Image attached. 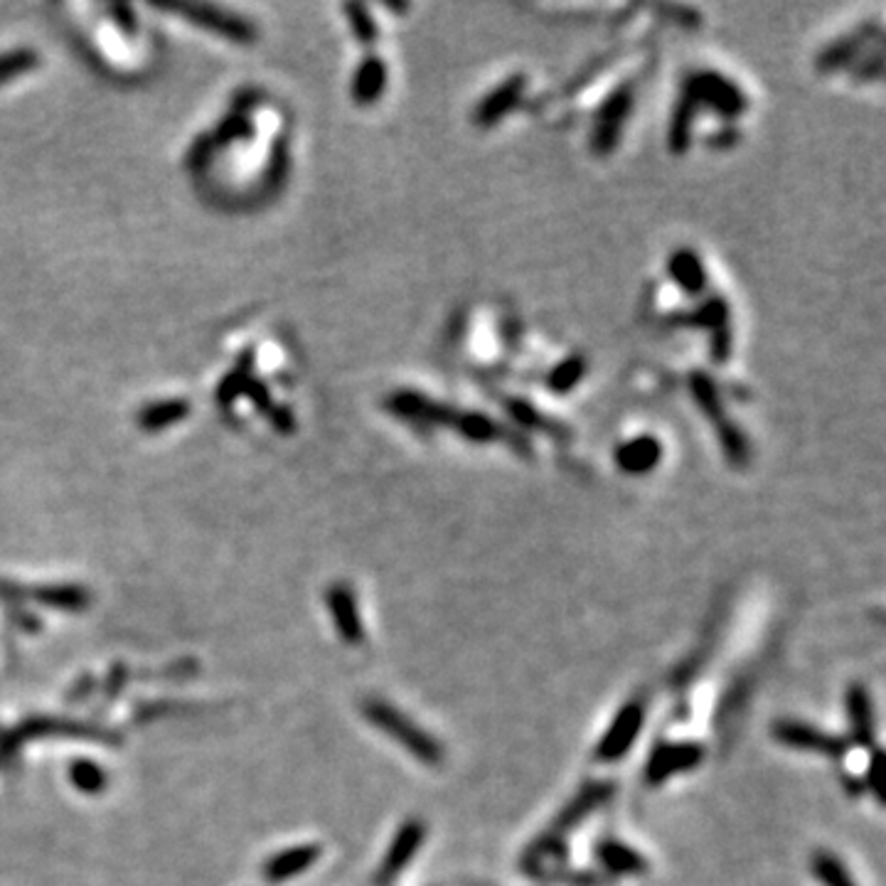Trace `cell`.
Segmentation results:
<instances>
[{
  "mask_svg": "<svg viewBox=\"0 0 886 886\" xmlns=\"http://www.w3.org/2000/svg\"><path fill=\"white\" fill-rule=\"evenodd\" d=\"M633 106V89L621 87L611 99L606 101V106L601 109L599 124L594 131V148L599 153L611 151L618 141V133H621L623 121H626L628 111Z\"/></svg>",
  "mask_w": 886,
  "mask_h": 886,
  "instance_id": "ba28073f",
  "label": "cell"
},
{
  "mask_svg": "<svg viewBox=\"0 0 886 886\" xmlns=\"http://www.w3.org/2000/svg\"><path fill=\"white\" fill-rule=\"evenodd\" d=\"M185 414H188V404L185 402H175V399H170V402H158L151 404V407L141 414V426L143 429H160V426H168L175 424V421L185 419Z\"/></svg>",
  "mask_w": 886,
  "mask_h": 886,
  "instance_id": "44dd1931",
  "label": "cell"
},
{
  "mask_svg": "<svg viewBox=\"0 0 886 886\" xmlns=\"http://www.w3.org/2000/svg\"><path fill=\"white\" fill-rule=\"evenodd\" d=\"M584 367L586 365L581 357H569V360H564L562 365L552 372V377H549V387H554L557 392H567V389L574 387V384L584 377Z\"/></svg>",
  "mask_w": 886,
  "mask_h": 886,
  "instance_id": "cb8c5ba5",
  "label": "cell"
},
{
  "mask_svg": "<svg viewBox=\"0 0 886 886\" xmlns=\"http://www.w3.org/2000/svg\"><path fill=\"white\" fill-rule=\"evenodd\" d=\"M813 872L823 886H857L845 864L832 855V852L823 850L813 857Z\"/></svg>",
  "mask_w": 886,
  "mask_h": 886,
  "instance_id": "ffe728a7",
  "label": "cell"
},
{
  "mask_svg": "<svg viewBox=\"0 0 886 886\" xmlns=\"http://www.w3.org/2000/svg\"><path fill=\"white\" fill-rule=\"evenodd\" d=\"M424 837H426V825L421 823L419 818L407 820V823L399 827V832L394 835L392 845H389L387 855H384V859H382V867H380V872H377L375 882L380 886L392 884L394 879H397L399 874L407 869V864L416 857L419 847L424 845Z\"/></svg>",
  "mask_w": 886,
  "mask_h": 886,
  "instance_id": "3957f363",
  "label": "cell"
},
{
  "mask_svg": "<svg viewBox=\"0 0 886 886\" xmlns=\"http://www.w3.org/2000/svg\"><path fill=\"white\" fill-rule=\"evenodd\" d=\"M847 714H850L852 734L859 744H872L874 741V712L872 697L864 687L855 685L847 692Z\"/></svg>",
  "mask_w": 886,
  "mask_h": 886,
  "instance_id": "4fadbf2b",
  "label": "cell"
},
{
  "mask_svg": "<svg viewBox=\"0 0 886 886\" xmlns=\"http://www.w3.org/2000/svg\"><path fill=\"white\" fill-rule=\"evenodd\" d=\"M183 10H188V13L195 15L197 18L195 23L207 25V28L222 32V35H227V37H237V42L247 40V37L252 35V30H249L244 23H239V18L237 20L227 18V15H222L220 10H212V8H183Z\"/></svg>",
  "mask_w": 886,
  "mask_h": 886,
  "instance_id": "d6986e66",
  "label": "cell"
},
{
  "mask_svg": "<svg viewBox=\"0 0 886 886\" xmlns=\"http://www.w3.org/2000/svg\"><path fill=\"white\" fill-rule=\"evenodd\" d=\"M37 599L50 608H62V611H82L89 603L87 589L82 586H47L37 589Z\"/></svg>",
  "mask_w": 886,
  "mask_h": 886,
  "instance_id": "ac0fdd59",
  "label": "cell"
},
{
  "mask_svg": "<svg viewBox=\"0 0 886 886\" xmlns=\"http://www.w3.org/2000/svg\"><path fill=\"white\" fill-rule=\"evenodd\" d=\"M507 412H510L512 419L520 421L522 426H532V429L554 431V424H547V421H542V416H539L537 409L532 407V404L520 402V399H512V402H507Z\"/></svg>",
  "mask_w": 886,
  "mask_h": 886,
  "instance_id": "484cf974",
  "label": "cell"
},
{
  "mask_svg": "<svg viewBox=\"0 0 886 886\" xmlns=\"http://www.w3.org/2000/svg\"><path fill=\"white\" fill-rule=\"evenodd\" d=\"M348 15H350L352 30H355V35L360 37L362 42L377 40V25H375V20L367 15L365 5H348Z\"/></svg>",
  "mask_w": 886,
  "mask_h": 886,
  "instance_id": "4316f807",
  "label": "cell"
},
{
  "mask_svg": "<svg viewBox=\"0 0 886 886\" xmlns=\"http://www.w3.org/2000/svg\"><path fill=\"white\" fill-rule=\"evenodd\" d=\"M879 773H882V754L874 756L872 766H869V783H867L869 791H872L879 800H882V788H879Z\"/></svg>",
  "mask_w": 886,
  "mask_h": 886,
  "instance_id": "83f0119b",
  "label": "cell"
},
{
  "mask_svg": "<svg viewBox=\"0 0 886 886\" xmlns=\"http://www.w3.org/2000/svg\"><path fill=\"white\" fill-rule=\"evenodd\" d=\"M384 87H387V67H384L380 57H367L355 74L352 96H355L357 104H372V101L380 99Z\"/></svg>",
  "mask_w": 886,
  "mask_h": 886,
  "instance_id": "7c38bea8",
  "label": "cell"
},
{
  "mask_svg": "<svg viewBox=\"0 0 886 886\" xmlns=\"http://www.w3.org/2000/svg\"><path fill=\"white\" fill-rule=\"evenodd\" d=\"M645 724V702L643 699H633L621 707V712L616 714L613 724L608 727L603 739L599 741V749H596V759L599 761H618L631 751L635 739L640 736Z\"/></svg>",
  "mask_w": 886,
  "mask_h": 886,
  "instance_id": "7a4b0ae2",
  "label": "cell"
},
{
  "mask_svg": "<svg viewBox=\"0 0 886 886\" xmlns=\"http://www.w3.org/2000/svg\"><path fill=\"white\" fill-rule=\"evenodd\" d=\"M692 392H695V402L699 404V409H702L709 419H719V416H722V399H719L717 387H714V382L707 380L702 372H697V375L692 377Z\"/></svg>",
  "mask_w": 886,
  "mask_h": 886,
  "instance_id": "7402d4cb",
  "label": "cell"
},
{
  "mask_svg": "<svg viewBox=\"0 0 886 886\" xmlns=\"http://www.w3.org/2000/svg\"><path fill=\"white\" fill-rule=\"evenodd\" d=\"M660 456H663V446H660V441L653 439V436H640V439L623 443V446L618 448L616 461L626 473L643 475L658 466Z\"/></svg>",
  "mask_w": 886,
  "mask_h": 886,
  "instance_id": "30bf717a",
  "label": "cell"
},
{
  "mask_svg": "<svg viewBox=\"0 0 886 886\" xmlns=\"http://www.w3.org/2000/svg\"><path fill=\"white\" fill-rule=\"evenodd\" d=\"M687 89L695 96L697 104L704 101V104H709L714 111L729 116V119L746 109V96L741 94V89L717 72L697 74L692 82H687Z\"/></svg>",
  "mask_w": 886,
  "mask_h": 886,
  "instance_id": "277c9868",
  "label": "cell"
},
{
  "mask_svg": "<svg viewBox=\"0 0 886 886\" xmlns=\"http://www.w3.org/2000/svg\"><path fill=\"white\" fill-rule=\"evenodd\" d=\"M35 64H37L35 55H32V52H28V50H18V52H10V55H3L0 57V84L8 82V79H13L15 74L28 72V69L35 67Z\"/></svg>",
  "mask_w": 886,
  "mask_h": 886,
  "instance_id": "d4e9b609",
  "label": "cell"
},
{
  "mask_svg": "<svg viewBox=\"0 0 886 886\" xmlns=\"http://www.w3.org/2000/svg\"><path fill=\"white\" fill-rule=\"evenodd\" d=\"M719 441H722L724 453H727L731 463H736V466L746 463V458H749V446H746V439L731 421H722V424H719Z\"/></svg>",
  "mask_w": 886,
  "mask_h": 886,
  "instance_id": "603a6c76",
  "label": "cell"
},
{
  "mask_svg": "<svg viewBox=\"0 0 886 886\" xmlns=\"http://www.w3.org/2000/svg\"><path fill=\"white\" fill-rule=\"evenodd\" d=\"M596 855H599L603 867H608L611 872H618V874L645 872L643 855H638V852L631 850L628 845H623V842H616V840L601 842L599 850H596Z\"/></svg>",
  "mask_w": 886,
  "mask_h": 886,
  "instance_id": "2e32d148",
  "label": "cell"
},
{
  "mask_svg": "<svg viewBox=\"0 0 886 886\" xmlns=\"http://www.w3.org/2000/svg\"><path fill=\"white\" fill-rule=\"evenodd\" d=\"M320 859V845H301L279 852L264 864V879L271 884H281L286 879L298 877L311 869Z\"/></svg>",
  "mask_w": 886,
  "mask_h": 886,
  "instance_id": "9c48e42d",
  "label": "cell"
},
{
  "mask_svg": "<svg viewBox=\"0 0 886 886\" xmlns=\"http://www.w3.org/2000/svg\"><path fill=\"white\" fill-rule=\"evenodd\" d=\"M608 795H611V786H608V783H599V786H586L584 791L576 795L574 803L564 810L562 818H559V823H557V830L549 832V837L559 835V832L571 830V827L579 823V820H584L586 815L594 813V810L599 808Z\"/></svg>",
  "mask_w": 886,
  "mask_h": 886,
  "instance_id": "5bb4252c",
  "label": "cell"
},
{
  "mask_svg": "<svg viewBox=\"0 0 886 886\" xmlns=\"http://www.w3.org/2000/svg\"><path fill=\"white\" fill-rule=\"evenodd\" d=\"M325 606H328L330 618L345 643L360 645L365 640L360 608H357V599L348 584H330L328 594H325Z\"/></svg>",
  "mask_w": 886,
  "mask_h": 886,
  "instance_id": "52a82bcc",
  "label": "cell"
},
{
  "mask_svg": "<svg viewBox=\"0 0 886 886\" xmlns=\"http://www.w3.org/2000/svg\"><path fill=\"white\" fill-rule=\"evenodd\" d=\"M773 736H776L783 746H791V749L798 751L832 756V759L845 754V741L803 722H778L776 729H773Z\"/></svg>",
  "mask_w": 886,
  "mask_h": 886,
  "instance_id": "8992f818",
  "label": "cell"
},
{
  "mask_svg": "<svg viewBox=\"0 0 886 886\" xmlns=\"http://www.w3.org/2000/svg\"><path fill=\"white\" fill-rule=\"evenodd\" d=\"M704 759V751L699 744H690V741H682V744H663L653 751V756L648 759L645 766V783L650 786H660L667 778H675L677 773L692 771L699 761Z\"/></svg>",
  "mask_w": 886,
  "mask_h": 886,
  "instance_id": "5b68a950",
  "label": "cell"
},
{
  "mask_svg": "<svg viewBox=\"0 0 886 886\" xmlns=\"http://www.w3.org/2000/svg\"><path fill=\"white\" fill-rule=\"evenodd\" d=\"M667 269H670L675 284L685 288L687 293H699L707 284L702 261L692 249H680V252L672 254L670 261H667Z\"/></svg>",
  "mask_w": 886,
  "mask_h": 886,
  "instance_id": "9a60e30c",
  "label": "cell"
},
{
  "mask_svg": "<svg viewBox=\"0 0 886 886\" xmlns=\"http://www.w3.org/2000/svg\"><path fill=\"white\" fill-rule=\"evenodd\" d=\"M69 781H72V786L77 788V791L87 795L104 793L106 786H109V776H106L104 768L89 759H79L69 763Z\"/></svg>",
  "mask_w": 886,
  "mask_h": 886,
  "instance_id": "e0dca14e",
  "label": "cell"
},
{
  "mask_svg": "<svg viewBox=\"0 0 886 886\" xmlns=\"http://www.w3.org/2000/svg\"><path fill=\"white\" fill-rule=\"evenodd\" d=\"M362 712H365V717L370 719L377 729L384 731L389 739L402 744L414 759L426 763V766H439L443 761V746L439 741H436L431 734H426L419 724L412 722L407 714L399 712L397 707L382 702V699H367Z\"/></svg>",
  "mask_w": 886,
  "mask_h": 886,
  "instance_id": "6da1fadb",
  "label": "cell"
},
{
  "mask_svg": "<svg viewBox=\"0 0 886 886\" xmlns=\"http://www.w3.org/2000/svg\"><path fill=\"white\" fill-rule=\"evenodd\" d=\"M522 89H525V79L522 77L507 79V82L500 84V87L495 89L488 99H483V104H480L478 111H475V121L483 126L495 124L500 116L507 114V111H510L517 101H520Z\"/></svg>",
  "mask_w": 886,
  "mask_h": 886,
  "instance_id": "8fae6325",
  "label": "cell"
}]
</instances>
